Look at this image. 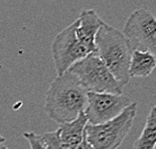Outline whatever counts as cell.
<instances>
[{
  "label": "cell",
  "mask_w": 156,
  "mask_h": 149,
  "mask_svg": "<svg viewBox=\"0 0 156 149\" xmlns=\"http://www.w3.org/2000/svg\"><path fill=\"white\" fill-rule=\"evenodd\" d=\"M88 91L71 73L58 76L51 83L45 95L44 111L49 119L59 125L76 120L85 112Z\"/></svg>",
  "instance_id": "cell-1"
},
{
  "label": "cell",
  "mask_w": 156,
  "mask_h": 149,
  "mask_svg": "<svg viewBox=\"0 0 156 149\" xmlns=\"http://www.w3.org/2000/svg\"><path fill=\"white\" fill-rule=\"evenodd\" d=\"M96 54L102 59L111 74L125 87L130 82L129 66L132 55L131 46L123 32L104 23L95 39Z\"/></svg>",
  "instance_id": "cell-2"
},
{
  "label": "cell",
  "mask_w": 156,
  "mask_h": 149,
  "mask_svg": "<svg viewBox=\"0 0 156 149\" xmlns=\"http://www.w3.org/2000/svg\"><path fill=\"white\" fill-rule=\"evenodd\" d=\"M136 113L137 102H132L120 115L106 123L87 124L86 139L93 149H117L133 126Z\"/></svg>",
  "instance_id": "cell-3"
},
{
  "label": "cell",
  "mask_w": 156,
  "mask_h": 149,
  "mask_svg": "<svg viewBox=\"0 0 156 149\" xmlns=\"http://www.w3.org/2000/svg\"><path fill=\"white\" fill-rule=\"evenodd\" d=\"M68 72L75 75L88 92L122 95L124 87L116 80L96 52L76 62Z\"/></svg>",
  "instance_id": "cell-4"
},
{
  "label": "cell",
  "mask_w": 156,
  "mask_h": 149,
  "mask_svg": "<svg viewBox=\"0 0 156 149\" xmlns=\"http://www.w3.org/2000/svg\"><path fill=\"white\" fill-rule=\"evenodd\" d=\"M132 51L150 52L156 58V17L147 9H137L128 16L123 28Z\"/></svg>",
  "instance_id": "cell-5"
},
{
  "label": "cell",
  "mask_w": 156,
  "mask_h": 149,
  "mask_svg": "<svg viewBox=\"0 0 156 149\" xmlns=\"http://www.w3.org/2000/svg\"><path fill=\"white\" fill-rule=\"evenodd\" d=\"M78 19L59 32L51 44V55L58 76L64 75L76 62L91 55L79 41L76 30Z\"/></svg>",
  "instance_id": "cell-6"
},
{
  "label": "cell",
  "mask_w": 156,
  "mask_h": 149,
  "mask_svg": "<svg viewBox=\"0 0 156 149\" xmlns=\"http://www.w3.org/2000/svg\"><path fill=\"white\" fill-rule=\"evenodd\" d=\"M131 103L123 95L88 92V104L84 113L88 124L99 125L116 118Z\"/></svg>",
  "instance_id": "cell-7"
},
{
  "label": "cell",
  "mask_w": 156,
  "mask_h": 149,
  "mask_svg": "<svg viewBox=\"0 0 156 149\" xmlns=\"http://www.w3.org/2000/svg\"><path fill=\"white\" fill-rule=\"evenodd\" d=\"M88 119L83 112L76 120L59 125L54 132L41 136L46 149H77L85 137Z\"/></svg>",
  "instance_id": "cell-8"
},
{
  "label": "cell",
  "mask_w": 156,
  "mask_h": 149,
  "mask_svg": "<svg viewBox=\"0 0 156 149\" xmlns=\"http://www.w3.org/2000/svg\"><path fill=\"white\" fill-rule=\"evenodd\" d=\"M104 23L94 9H84L80 13L76 34L81 44L86 46L91 54L97 51L95 44L96 35Z\"/></svg>",
  "instance_id": "cell-9"
},
{
  "label": "cell",
  "mask_w": 156,
  "mask_h": 149,
  "mask_svg": "<svg viewBox=\"0 0 156 149\" xmlns=\"http://www.w3.org/2000/svg\"><path fill=\"white\" fill-rule=\"evenodd\" d=\"M156 68V58L150 52L133 51L131 55L129 76L130 78H146Z\"/></svg>",
  "instance_id": "cell-10"
},
{
  "label": "cell",
  "mask_w": 156,
  "mask_h": 149,
  "mask_svg": "<svg viewBox=\"0 0 156 149\" xmlns=\"http://www.w3.org/2000/svg\"><path fill=\"white\" fill-rule=\"evenodd\" d=\"M156 147V105L152 106L141 135L135 141L133 149H155Z\"/></svg>",
  "instance_id": "cell-11"
},
{
  "label": "cell",
  "mask_w": 156,
  "mask_h": 149,
  "mask_svg": "<svg viewBox=\"0 0 156 149\" xmlns=\"http://www.w3.org/2000/svg\"><path fill=\"white\" fill-rule=\"evenodd\" d=\"M23 136L28 141L30 149H46L41 140V136L35 134L34 132H25Z\"/></svg>",
  "instance_id": "cell-12"
},
{
  "label": "cell",
  "mask_w": 156,
  "mask_h": 149,
  "mask_svg": "<svg viewBox=\"0 0 156 149\" xmlns=\"http://www.w3.org/2000/svg\"><path fill=\"white\" fill-rule=\"evenodd\" d=\"M77 149H93V147L91 146V144L89 143V142L87 141V139H86V135L84 139H83V141L81 142V144L79 145Z\"/></svg>",
  "instance_id": "cell-13"
},
{
  "label": "cell",
  "mask_w": 156,
  "mask_h": 149,
  "mask_svg": "<svg viewBox=\"0 0 156 149\" xmlns=\"http://www.w3.org/2000/svg\"><path fill=\"white\" fill-rule=\"evenodd\" d=\"M4 142H5V138L0 135V145H1L2 143H4Z\"/></svg>",
  "instance_id": "cell-14"
},
{
  "label": "cell",
  "mask_w": 156,
  "mask_h": 149,
  "mask_svg": "<svg viewBox=\"0 0 156 149\" xmlns=\"http://www.w3.org/2000/svg\"><path fill=\"white\" fill-rule=\"evenodd\" d=\"M0 149H8L6 146H0Z\"/></svg>",
  "instance_id": "cell-15"
}]
</instances>
